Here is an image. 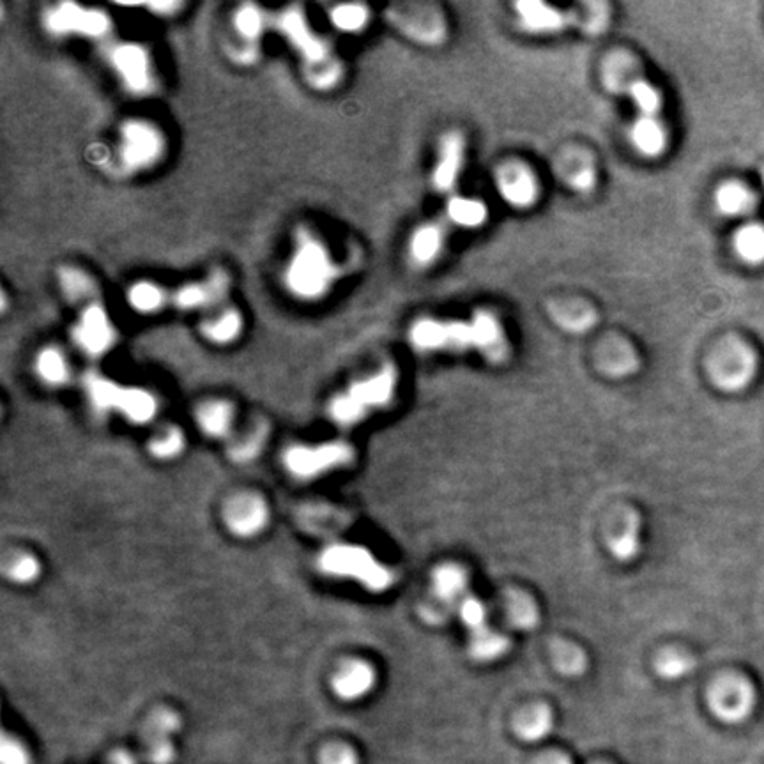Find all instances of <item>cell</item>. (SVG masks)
Masks as SVG:
<instances>
[{
  "label": "cell",
  "instance_id": "6da1fadb",
  "mask_svg": "<svg viewBox=\"0 0 764 764\" xmlns=\"http://www.w3.org/2000/svg\"><path fill=\"white\" fill-rule=\"evenodd\" d=\"M411 344L423 352L478 351L492 363L508 356V338L496 315L478 310L469 319L443 321L425 317L413 324Z\"/></svg>",
  "mask_w": 764,
  "mask_h": 764
},
{
  "label": "cell",
  "instance_id": "7a4b0ae2",
  "mask_svg": "<svg viewBox=\"0 0 764 764\" xmlns=\"http://www.w3.org/2000/svg\"><path fill=\"white\" fill-rule=\"evenodd\" d=\"M338 268L321 239L299 230L291 260L285 269V287L299 299H319L337 280Z\"/></svg>",
  "mask_w": 764,
  "mask_h": 764
},
{
  "label": "cell",
  "instance_id": "3957f363",
  "mask_svg": "<svg viewBox=\"0 0 764 764\" xmlns=\"http://www.w3.org/2000/svg\"><path fill=\"white\" fill-rule=\"evenodd\" d=\"M397 390V372L388 365L379 372L352 382L351 388L333 398L329 405L331 418L342 427L360 423L372 409H382L390 404Z\"/></svg>",
  "mask_w": 764,
  "mask_h": 764
},
{
  "label": "cell",
  "instance_id": "277c9868",
  "mask_svg": "<svg viewBox=\"0 0 764 764\" xmlns=\"http://www.w3.org/2000/svg\"><path fill=\"white\" fill-rule=\"evenodd\" d=\"M84 388L91 404L101 413L117 411L137 425L153 420L158 413V400L142 388H126L94 372L85 375Z\"/></svg>",
  "mask_w": 764,
  "mask_h": 764
},
{
  "label": "cell",
  "instance_id": "5b68a950",
  "mask_svg": "<svg viewBox=\"0 0 764 764\" xmlns=\"http://www.w3.org/2000/svg\"><path fill=\"white\" fill-rule=\"evenodd\" d=\"M319 568L333 577L361 582L370 591H386L393 584V573L358 545H333L322 552Z\"/></svg>",
  "mask_w": 764,
  "mask_h": 764
},
{
  "label": "cell",
  "instance_id": "8992f818",
  "mask_svg": "<svg viewBox=\"0 0 764 764\" xmlns=\"http://www.w3.org/2000/svg\"><path fill=\"white\" fill-rule=\"evenodd\" d=\"M165 147V137L154 124L131 119L121 126L119 160L130 172L151 169L163 158Z\"/></svg>",
  "mask_w": 764,
  "mask_h": 764
},
{
  "label": "cell",
  "instance_id": "52a82bcc",
  "mask_svg": "<svg viewBox=\"0 0 764 764\" xmlns=\"http://www.w3.org/2000/svg\"><path fill=\"white\" fill-rule=\"evenodd\" d=\"M43 25L46 32L61 38L77 34L85 38L101 39L112 29V22L105 11L84 8L75 2H61L48 9L43 15Z\"/></svg>",
  "mask_w": 764,
  "mask_h": 764
},
{
  "label": "cell",
  "instance_id": "ba28073f",
  "mask_svg": "<svg viewBox=\"0 0 764 764\" xmlns=\"http://www.w3.org/2000/svg\"><path fill=\"white\" fill-rule=\"evenodd\" d=\"M107 59L131 94L144 96L153 91V62L144 46L137 43H115L108 48Z\"/></svg>",
  "mask_w": 764,
  "mask_h": 764
},
{
  "label": "cell",
  "instance_id": "9c48e42d",
  "mask_svg": "<svg viewBox=\"0 0 764 764\" xmlns=\"http://www.w3.org/2000/svg\"><path fill=\"white\" fill-rule=\"evenodd\" d=\"M349 444L326 443L319 446H294L285 455V466L294 476L308 480L351 462Z\"/></svg>",
  "mask_w": 764,
  "mask_h": 764
},
{
  "label": "cell",
  "instance_id": "30bf717a",
  "mask_svg": "<svg viewBox=\"0 0 764 764\" xmlns=\"http://www.w3.org/2000/svg\"><path fill=\"white\" fill-rule=\"evenodd\" d=\"M71 337L78 349L91 358L107 354L115 344V328L107 308L98 301L87 303L77 324L71 329Z\"/></svg>",
  "mask_w": 764,
  "mask_h": 764
},
{
  "label": "cell",
  "instance_id": "8fae6325",
  "mask_svg": "<svg viewBox=\"0 0 764 764\" xmlns=\"http://www.w3.org/2000/svg\"><path fill=\"white\" fill-rule=\"evenodd\" d=\"M276 27L292 46L298 48L306 66H315L331 59L328 43L308 29L305 13L301 8L285 9L278 16Z\"/></svg>",
  "mask_w": 764,
  "mask_h": 764
},
{
  "label": "cell",
  "instance_id": "7c38bea8",
  "mask_svg": "<svg viewBox=\"0 0 764 764\" xmlns=\"http://www.w3.org/2000/svg\"><path fill=\"white\" fill-rule=\"evenodd\" d=\"M466 163V142L459 133H448L441 138L436 165L432 170V184L439 193H451L457 188Z\"/></svg>",
  "mask_w": 764,
  "mask_h": 764
},
{
  "label": "cell",
  "instance_id": "4fadbf2b",
  "mask_svg": "<svg viewBox=\"0 0 764 764\" xmlns=\"http://www.w3.org/2000/svg\"><path fill=\"white\" fill-rule=\"evenodd\" d=\"M266 503L257 496H239L230 501L225 510V524L232 535L252 538L268 526Z\"/></svg>",
  "mask_w": 764,
  "mask_h": 764
},
{
  "label": "cell",
  "instance_id": "5bb4252c",
  "mask_svg": "<svg viewBox=\"0 0 764 764\" xmlns=\"http://www.w3.org/2000/svg\"><path fill=\"white\" fill-rule=\"evenodd\" d=\"M497 191L508 206L528 209L538 199V181L531 170L524 165H506L497 174Z\"/></svg>",
  "mask_w": 764,
  "mask_h": 764
},
{
  "label": "cell",
  "instance_id": "9a60e30c",
  "mask_svg": "<svg viewBox=\"0 0 764 764\" xmlns=\"http://www.w3.org/2000/svg\"><path fill=\"white\" fill-rule=\"evenodd\" d=\"M710 704L719 719L740 722L752 710L754 694L745 681H724L711 690Z\"/></svg>",
  "mask_w": 764,
  "mask_h": 764
},
{
  "label": "cell",
  "instance_id": "2e32d148",
  "mask_svg": "<svg viewBox=\"0 0 764 764\" xmlns=\"http://www.w3.org/2000/svg\"><path fill=\"white\" fill-rule=\"evenodd\" d=\"M229 294V276L223 271H214L206 282L188 283L177 289L172 296L179 310H200L220 303Z\"/></svg>",
  "mask_w": 764,
  "mask_h": 764
},
{
  "label": "cell",
  "instance_id": "e0dca14e",
  "mask_svg": "<svg viewBox=\"0 0 764 764\" xmlns=\"http://www.w3.org/2000/svg\"><path fill=\"white\" fill-rule=\"evenodd\" d=\"M374 669L365 662H349L333 676L331 687L342 701H358L374 688Z\"/></svg>",
  "mask_w": 764,
  "mask_h": 764
},
{
  "label": "cell",
  "instance_id": "ac0fdd59",
  "mask_svg": "<svg viewBox=\"0 0 764 764\" xmlns=\"http://www.w3.org/2000/svg\"><path fill=\"white\" fill-rule=\"evenodd\" d=\"M515 9H517L520 25L526 31L535 32V34H552V32L561 31L566 25L565 13L543 2L524 0L519 2Z\"/></svg>",
  "mask_w": 764,
  "mask_h": 764
},
{
  "label": "cell",
  "instance_id": "d6986e66",
  "mask_svg": "<svg viewBox=\"0 0 764 764\" xmlns=\"http://www.w3.org/2000/svg\"><path fill=\"white\" fill-rule=\"evenodd\" d=\"M446 245V230L439 223H425L414 230L409 243V253L414 264L421 268L434 264Z\"/></svg>",
  "mask_w": 764,
  "mask_h": 764
},
{
  "label": "cell",
  "instance_id": "ffe728a7",
  "mask_svg": "<svg viewBox=\"0 0 764 764\" xmlns=\"http://www.w3.org/2000/svg\"><path fill=\"white\" fill-rule=\"evenodd\" d=\"M632 146L646 158H657L667 146L664 124L657 117H639L630 130Z\"/></svg>",
  "mask_w": 764,
  "mask_h": 764
},
{
  "label": "cell",
  "instance_id": "44dd1931",
  "mask_svg": "<svg viewBox=\"0 0 764 764\" xmlns=\"http://www.w3.org/2000/svg\"><path fill=\"white\" fill-rule=\"evenodd\" d=\"M446 216L459 229H480L489 220V207L483 200L453 195L446 204Z\"/></svg>",
  "mask_w": 764,
  "mask_h": 764
},
{
  "label": "cell",
  "instance_id": "7402d4cb",
  "mask_svg": "<svg viewBox=\"0 0 764 764\" xmlns=\"http://www.w3.org/2000/svg\"><path fill=\"white\" fill-rule=\"evenodd\" d=\"M726 354L727 360L722 361V365L719 368H715L717 384H720L727 391L742 390V388L749 384L752 375L756 372L752 352L740 347V354H738L736 365H734L733 361V351L726 352Z\"/></svg>",
  "mask_w": 764,
  "mask_h": 764
},
{
  "label": "cell",
  "instance_id": "603a6c76",
  "mask_svg": "<svg viewBox=\"0 0 764 764\" xmlns=\"http://www.w3.org/2000/svg\"><path fill=\"white\" fill-rule=\"evenodd\" d=\"M243 315L236 308H225L220 314L214 315L202 324V335L216 345H227L236 342L243 333Z\"/></svg>",
  "mask_w": 764,
  "mask_h": 764
},
{
  "label": "cell",
  "instance_id": "cb8c5ba5",
  "mask_svg": "<svg viewBox=\"0 0 764 764\" xmlns=\"http://www.w3.org/2000/svg\"><path fill=\"white\" fill-rule=\"evenodd\" d=\"M715 204L724 216L742 218L754 211L756 197L754 193L740 183H726L715 191Z\"/></svg>",
  "mask_w": 764,
  "mask_h": 764
},
{
  "label": "cell",
  "instance_id": "d4e9b609",
  "mask_svg": "<svg viewBox=\"0 0 764 764\" xmlns=\"http://www.w3.org/2000/svg\"><path fill=\"white\" fill-rule=\"evenodd\" d=\"M57 280H59L62 294L66 296L69 303H75V305L85 301L92 303L91 299L98 292L96 282L82 269L64 266L57 271Z\"/></svg>",
  "mask_w": 764,
  "mask_h": 764
},
{
  "label": "cell",
  "instance_id": "484cf974",
  "mask_svg": "<svg viewBox=\"0 0 764 764\" xmlns=\"http://www.w3.org/2000/svg\"><path fill=\"white\" fill-rule=\"evenodd\" d=\"M434 593L443 604H453L466 598V572L457 565H444L437 568L434 572Z\"/></svg>",
  "mask_w": 764,
  "mask_h": 764
},
{
  "label": "cell",
  "instance_id": "4316f807",
  "mask_svg": "<svg viewBox=\"0 0 764 764\" xmlns=\"http://www.w3.org/2000/svg\"><path fill=\"white\" fill-rule=\"evenodd\" d=\"M234 409L222 400H214L202 405L197 411V423L204 434L211 437H225L232 428Z\"/></svg>",
  "mask_w": 764,
  "mask_h": 764
},
{
  "label": "cell",
  "instance_id": "83f0119b",
  "mask_svg": "<svg viewBox=\"0 0 764 764\" xmlns=\"http://www.w3.org/2000/svg\"><path fill=\"white\" fill-rule=\"evenodd\" d=\"M734 252L749 266L764 264V225L749 223L734 234Z\"/></svg>",
  "mask_w": 764,
  "mask_h": 764
},
{
  "label": "cell",
  "instance_id": "f1b7e54d",
  "mask_svg": "<svg viewBox=\"0 0 764 764\" xmlns=\"http://www.w3.org/2000/svg\"><path fill=\"white\" fill-rule=\"evenodd\" d=\"M36 372L39 379L50 386H61L69 379L66 356L57 347H45L36 358Z\"/></svg>",
  "mask_w": 764,
  "mask_h": 764
},
{
  "label": "cell",
  "instance_id": "f546056e",
  "mask_svg": "<svg viewBox=\"0 0 764 764\" xmlns=\"http://www.w3.org/2000/svg\"><path fill=\"white\" fill-rule=\"evenodd\" d=\"M165 301L167 296L160 285L147 280L133 283L128 291V303L138 314H154L163 308Z\"/></svg>",
  "mask_w": 764,
  "mask_h": 764
},
{
  "label": "cell",
  "instance_id": "4dcf8cb0",
  "mask_svg": "<svg viewBox=\"0 0 764 764\" xmlns=\"http://www.w3.org/2000/svg\"><path fill=\"white\" fill-rule=\"evenodd\" d=\"M266 25H268V16L255 4L241 6L234 15V27L245 43L257 45L262 32L266 31Z\"/></svg>",
  "mask_w": 764,
  "mask_h": 764
},
{
  "label": "cell",
  "instance_id": "1f68e13d",
  "mask_svg": "<svg viewBox=\"0 0 764 764\" xmlns=\"http://www.w3.org/2000/svg\"><path fill=\"white\" fill-rule=\"evenodd\" d=\"M551 729V711L543 708V706L522 715L517 726H515V731L519 734L520 740H524V742H538L551 733Z\"/></svg>",
  "mask_w": 764,
  "mask_h": 764
},
{
  "label": "cell",
  "instance_id": "d6a6232c",
  "mask_svg": "<svg viewBox=\"0 0 764 764\" xmlns=\"http://www.w3.org/2000/svg\"><path fill=\"white\" fill-rule=\"evenodd\" d=\"M628 96L641 117H657L662 108V94L648 80H635L628 85Z\"/></svg>",
  "mask_w": 764,
  "mask_h": 764
},
{
  "label": "cell",
  "instance_id": "836d02e7",
  "mask_svg": "<svg viewBox=\"0 0 764 764\" xmlns=\"http://www.w3.org/2000/svg\"><path fill=\"white\" fill-rule=\"evenodd\" d=\"M329 18L338 31L354 34V32H361L367 27L370 13L361 4H340L337 8L331 9Z\"/></svg>",
  "mask_w": 764,
  "mask_h": 764
},
{
  "label": "cell",
  "instance_id": "e575fe53",
  "mask_svg": "<svg viewBox=\"0 0 764 764\" xmlns=\"http://www.w3.org/2000/svg\"><path fill=\"white\" fill-rule=\"evenodd\" d=\"M510 642L503 635L490 632L489 628L480 634L473 635L471 641V655L480 662H492L496 658L505 655Z\"/></svg>",
  "mask_w": 764,
  "mask_h": 764
},
{
  "label": "cell",
  "instance_id": "d590c367",
  "mask_svg": "<svg viewBox=\"0 0 764 764\" xmlns=\"http://www.w3.org/2000/svg\"><path fill=\"white\" fill-rule=\"evenodd\" d=\"M151 455L160 460L176 459L184 450V436L179 428L172 427L163 430L151 441Z\"/></svg>",
  "mask_w": 764,
  "mask_h": 764
},
{
  "label": "cell",
  "instance_id": "8d00e7d4",
  "mask_svg": "<svg viewBox=\"0 0 764 764\" xmlns=\"http://www.w3.org/2000/svg\"><path fill=\"white\" fill-rule=\"evenodd\" d=\"M342 71H344L342 64L331 57L329 61L322 62V64L306 66V78H308V84L315 89L326 91V89H331L340 82Z\"/></svg>",
  "mask_w": 764,
  "mask_h": 764
},
{
  "label": "cell",
  "instance_id": "74e56055",
  "mask_svg": "<svg viewBox=\"0 0 764 764\" xmlns=\"http://www.w3.org/2000/svg\"><path fill=\"white\" fill-rule=\"evenodd\" d=\"M459 616L473 635L487 630V609L478 598L474 596L462 598L459 602Z\"/></svg>",
  "mask_w": 764,
  "mask_h": 764
},
{
  "label": "cell",
  "instance_id": "f35d334b",
  "mask_svg": "<svg viewBox=\"0 0 764 764\" xmlns=\"http://www.w3.org/2000/svg\"><path fill=\"white\" fill-rule=\"evenodd\" d=\"M181 726V720L174 711L160 710L156 711L153 719L149 720L146 729L147 742L153 740H170V736L176 733Z\"/></svg>",
  "mask_w": 764,
  "mask_h": 764
},
{
  "label": "cell",
  "instance_id": "ab89813d",
  "mask_svg": "<svg viewBox=\"0 0 764 764\" xmlns=\"http://www.w3.org/2000/svg\"><path fill=\"white\" fill-rule=\"evenodd\" d=\"M39 572H41V566H39L38 559L29 556V554L18 556L8 566L9 579L18 582V584H31L38 579Z\"/></svg>",
  "mask_w": 764,
  "mask_h": 764
},
{
  "label": "cell",
  "instance_id": "60d3db41",
  "mask_svg": "<svg viewBox=\"0 0 764 764\" xmlns=\"http://www.w3.org/2000/svg\"><path fill=\"white\" fill-rule=\"evenodd\" d=\"M611 549L614 558H618L619 561H630L634 558L639 551V522H632L627 533L612 542Z\"/></svg>",
  "mask_w": 764,
  "mask_h": 764
},
{
  "label": "cell",
  "instance_id": "b9f144b4",
  "mask_svg": "<svg viewBox=\"0 0 764 764\" xmlns=\"http://www.w3.org/2000/svg\"><path fill=\"white\" fill-rule=\"evenodd\" d=\"M0 763L2 764H31V757L22 743L11 734L2 736L0 743Z\"/></svg>",
  "mask_w": 764,
  "mask_h": 764
},
{
  "label": "cell",
  "instance_id": "7bdbcfd3",
  "mask_svg": "<svg viewBox=\"0 0 764 764\" xmlns=\"http://www.w3.org/2000/svg\"><path fill=\"white\" fill-rule=\"evenodd\" d=\"M176 750L170 740H153L147 742V761L149 764H172Z\"/></svg>",
  "mask_w": 764,
  "mask_h": 764
},
{
  "label": "cell",
  "instance_id": "ee69618b",
  "mask_svg": "<svg viewBox=\"0 0 764 764\" xmlns=\"http://www.w3.org/2000/svg\"><path fill=\"white\" fill-rule=\"evenodd\" d=\"M657 669L660 676H664L667 680H676V678H681L683 674H687L690 664L683 657L669 655V657H664L658 662Z\"/></svg>",
  "mask_w": 764,
  "mask_h": 764
},
{
  "label": "cell",
  "instance_id": "f6af8a7d",
  "mask_svg": "<svg viewBox=\"0 0 764 764\" xmlns=\"http://www.w3.org/2000/svg\"><path fill=\"white\" fill-rule=\"evenodd\" d=\"M321 764H358V756L345 745H329L322 750Z\"/></svg>",
  "mask_w": 764,
  "mask_h": 764
},
{
  "label": "cell",
  "instance_id": "bcb514c9",
  "mask_svg": "<svg viewBox=\"0 0 764 764\" xmlns=\"http://www.w3.org/2000/svg\"><path fill=\"white\" fill-rule=\"evenodd\" d=\"M512 621L513 625H517L520 628L533 627L536 621L535 607L529 605L526 600H520L517 604H513Z\"/></svg>",
  "mask_w": 764,
  "mask_h": 764
},
{
  "label": "cell",
  "instance_id": "7dc6e473",
  "mask_svg": "<svg viewBox=\"0 0 764 764\" xmlns=\"http://www.w3.org/2000/svg\"><path fill=\"white\" fill-rule=\"evenodd\" d=\"M260 443H262V439H259V437H248L245 441H239V443L234 444L232 450H230V455L237 462H246V460L253 459L257 455Z\"/></svg>",
  "mask_w": 764,
  "mask_h": 764
},
{
  "label": "cell",
  "instance_id": "c3c4849f",
  "mask_svg": "<svg viewBox=\"0 0 764 764\" xmlns=\"http://www.w3.org/2000/svg\"><path fill=\"white\" fill-rule=\"evenodd\" d=\"M230 55L232 59H236L239 64H252L257 61L259 52H257V45L255 43H245L239 46V48H230Z\"/></svg>",
  "mask_w": 764,
  "mask_h": 764
},
{
  "label": "cell",
  "instance_id": "681fc988",
  "mask_svg": "<svg viewBox=\"0 0 764 764\" xmlns=\"http://www.w3.org/2000/svg\"><path fill=\"white\" fill-rule=\"evenodd\" d=\"M595 172L589 169H582L572 177V186L577 191H589L595 186Z\"/></svg>",
  "mask_w": 764,
  "mask_h": 764
},
{
  "label": "cell",
  "instance_id": "f907efd6",
  "mask_svg": "<svg viewBox=\"0 0 764 764\" xmlns=\"http://www.w3.org/2000/svg\"><path fill=\"white\" fill-rule=\"evenodd\" d=\"M147 8L158 16H172L177 9L183 8L181 2H156V4H147Z\"/></svg>",
  "mask_w": 764,
  "mask_h": 764
},
{
  "label": "cell",
  "instance_id": "816d5d0a",
  "mask_svg": "<svg viewBox=\"0 0 764 764\" xmlns=\"http://www.w3.org/2000/svg\"><path fill=\"white\" fill-rule=\"evenodd\" d=\"M110 764H138V761L128 750H115L110 757Z\"/></svg>",
  "mask_w": 764,
  "mask_h": 764
},
{
  "label": "cell",
  "instance_id": "f5cc1de1",
  "mask_svg": "<svg viewBox=\"0 0 764 764\" xmlns=\"http://www.w3.org/2000/svg\"><path fill=\"white\" fill-rule=\"evenodd\" d=\"M536 764H572L570 763V759H566L565 756H561V754H551V756H545L538 761Z\"/></svg>",
  "mask_w": 764,
  "mask_h": 764
}]
</instances>
